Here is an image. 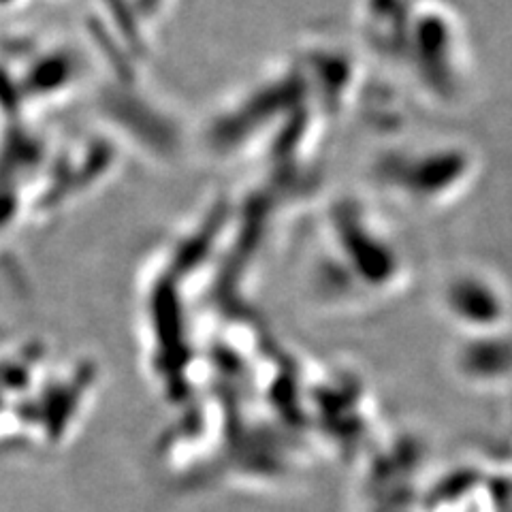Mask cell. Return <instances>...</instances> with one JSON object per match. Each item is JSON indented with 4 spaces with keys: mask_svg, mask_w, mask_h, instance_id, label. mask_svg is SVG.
<instances>
[{
    "mask_svg": "<svg viewBox=\"0 0 512 512\" xmlns=\"http://www.w3.org/2000/svg\"><path fill=\"white\" fill-rule=\"evenodd\" d=\"M101 372L86 352L0 335V455H54L86 427Z\"/></svg>",
    "mask_w": 512,
    "mask_h": 512,
    "instance_id": "1",
    "label": "cell"
}]
</instances>
